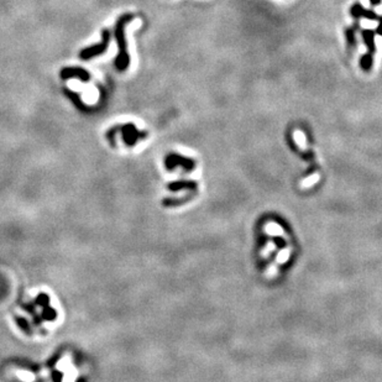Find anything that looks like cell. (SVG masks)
<instances>
[{
	"label": "cell",
	"mask_w": 382,
	"mask_h": 382,
	"mask_svg": "<svg viewBox=\"0 0 382 382\" xmlns=\"http://www.w3.org/2000/svg\"><path fill=\"white\" fill-rule=\"evenodd\" d=\"M134 19L131 14H125L119 17L115 25V40L119 47V54L115 59V68L119 72L126 71L130 64L129 52H127V42L125 37V26L127 22Z\"/></svg>",
	"instance_id": "1"
},
{
	"label": "cell",
	"mask_w": 382,
	"mask_h": 382,
	"mask_svg": "<svg viewBox=\"0 0 382 382\" xmlns=\"http://www.w3.org/2000/svg\"><path fill=\"white\" fill-rule=\"evenodd\" d=\"M109 42H110V31L109 30H103L102 31V42L98 45H93L91 47H86L84 50H82L79 52V57H81L83 61H89L93 57L99 56V55H103L104 52L108 50Z\"/></svg>",
	"instance_id": "2"
},
{
	"label": "cell",
	"mask_w": 382,
	"mask_h": 382,
	"mask_svg": "<svg viewBox=\"0 0 382 382\" xmlns=\"http://www.w3.org/2000/svg\"><path fill=\"white\" fill-rule=\"evenodd\" d=\"M164 167L169 171L174 169L176 167H182L184 171H192L194 168V161L188 157H184L178 154H169L164 159Z\"/></svg>",
	"instance_id": "3"
},
{
	"label": "cell",
	"mask_w": 382,
	"mask_h": 382,
	"mask_svg": "<svg viewBox=\"0 0 382 382\" xmlns=\"http://www.w3.org/2000/svg\"><path fill=\"white\" fill-rule=\"evenodd\" d=\"M116 129H118V131L121 132L124 142H125L127 146L130 147L134 146L140 139H145L147 135L146 132L139 131L134 124H126V125H123L121 127H116Z\"/></svg>",
	"instance_id": "4"
},
{
	"label": "cell",
	"mask_w": 382,
	"mask_h": 382,
	"mask_svg": "<svg viewBox=\"0 0 382 382\" xmlns=\"http://www.w3.org/2000/svg\"><path fill=\"white\" fill-rule=\"evenodd\" d=\"M350 15L355 20L359 19H366L370 20V21H379L380 19V15L375 11L374 9H366L364 7L360 2H354L350 7Z\"/></svg>",
	"instance_id": "5"
},
{
	"label": "cell",
	"mask_w": 382,
	"mask_h": 382,
	"mask_svg": "<svg viewBox=\"0 0 382 382\" xmlns=\"http://www.w3.org/2000/svg\"><path fill=\"white\" fill-rule=\"evenodd\" d=\"M59 76L63 81H67V79H78L81 82L91 81V74L81 67H66L62 69Z\"/></svg>",
	"instance_id": "6"
},
{
	"label": "cell",
	"mask_w": 382,
	"mask_h": 382,
	"mask_svg": "<svg viewBox=\"0 0 382 382\" xmlns=\"http://www.w3.org/2000/svg\"><path fill=\"white\" fill-rule=\"evenodd\" d=\"M375 36L376 32L371 29H364L361 30V37H363V41L365 44V46L368 47V52L375 55L376 52V42H375Z\"/></svg>",
	"instance_id": "7"
},
{
	"label": "cell",
	"mask_w": 382,
	"mask_h": 382,
	"mask_svg": "<svg viewBox=\"0 0 382 382\" xmlns=\"http://www.w3.org/2000/svg\"><path fill=\"white\" fill-rule=\"evenodd\" d=\"M360 24L358 21L355 22L351 26H348L344 30V35H345L346 44H348L349 49H355V46L358 45V40H356V32H358Z\"/></svg>",
	"instance_id": "8"
},
{
	"label": "cell",
	"mask_w": 382,
	"mask_h": 382,
	"mask_svg": "<svg viewBox=\"0 0 382 382\" xmlns=\"http://www.w3.org/2000/svg\"><path fill=\"white\" fill-rule=\"evenodd\" d=\"M64 93H66V96H68V98L71 99L72 103H73L74 106H76V108H78L79 110L83 111V113H89V111L96 110V109H94V108H89L88 106H86V104H84L83 102H82V99L79 98L78 94L73 93V92L68 91V89H64Z\"/></svg>",
	"instance_id": "9"
},
{
	"label": "cell",
	"mask_w": 382,
	"mask_h": 382,
	"mask_svg": "<svg viewBox=\"0 0 382 382\" xmlns=\"http://www.w3.org/2000/svg\"><path fill=\"white\" fill-rule=\"evenodd\" d=\"M374 66V55L368 52L360 57V68L364 72H370Z\"/></svg>",
	"instance_id": "10"
},
{
	"label": "cell",
	"mask_w": 382,
	"mask_h": 382,
	"mask_svg": "<svg viewBox=\"0 0 382 382\" xmlns=\"http://www.w3.org/2000/svg\"><path fill=\"white\" fill-rule=\"evenodd\" d=\"M378 22H379V25H378V27H376L375 32L378 35H380V36H382V16H380V19H379Z\"/></svg>",
	"instance_id": "11"
},
{
	"label": "cell",
	"mask_w": 382,
	"mask_h": 382,
	"mask_svg": "<svg viewBox=\"0 0 382 382\" xmlns=\"http://www.w3.org/2000/svg\"><path fill=\"white\" fill-rule=\"evenodd\" d=\"M369 1H370V5H371V6H379V5H381V2H382V0H369Z\"/></svg>",
	"instance_id": "12"
}]
</instances>
